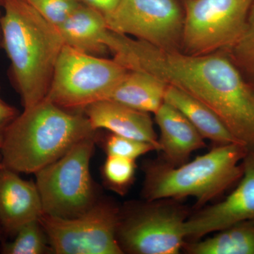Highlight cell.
Masks as SVG:
<instances>
[{
  "mask_svg": "<svg viewBox=\"0 0 254 254\" xmlns=\"http://www.w3.org/2000/svg\"><path fill=\"white\" fill-rule=\"evenodd\" d=\"M247 148L239 143L218 145L208 153L178 167L165 162L143 166V196L147 201L193 197L201 208L242 179Z\"/></svg>",
  "mask_w": 254,
  "mask_h": 254,
  "instance_id": "cell-4",
  "label": "cell"
},
{
  "mask_svg": "<svg viewBox=\"0 0 254 254\" xmlns=\"http://www.w3.org/2000/svg\"><path fill=\"white\" fill-rule=\"evenodd\" d=\"M176 200L147 201L125 215L120 213L117 236L124 253H180L186 243L188 211Z\"/></svg>",
  "mask_w": 254,
  "mask_h": 254,
  "instance_id": "cell-8",
  "label": "cell"
},
{
  "mask_svg": "<svg viewBox=\"0 0 254 254\" xmlns=\"http://www.w3.org/2000/svg\"><path fill=\"white\" fill-rule=\"evenodd\" d=\"M43 215L41 196L36 183L23 180L9 168L0 169V224L15 234L28 222Z\"/></svg>",
  "mask_w": 254,
  "mask_h": 254,
  "instance_id": "cell-12",
  "label": "cell"
},
{
  "mask_svg": "<svg viewBox=\"0 0 254 254\" xmlns=\"http://www.w3.org/2000/svg\"><path fill=\"white\" fill-rule=\"evenodd\" d=\"M160 128L159 144L164 161L171 166L186 163L190 154L206 146L205 138L178 110L164 103L154 114Z\"/></svg>",
  "mask_w": 254,
  "mask_h": 254,
  "instance_id": "cell-14",
  "label": "cell"
},
{
  "mask_svg": "<svg viewBox=\"0 0 254 254\" xmlns=\"http://www.w3.org/2000/svg\"><path fill=\"white\" fill-rule=\"evenodd\" d=\"M242 164L243 176L237 188L225 200L201 209L187 219V239L198 240L208 234L254 220V155H246Z\"/></svg>",
  "mask_w": 254,
  "mask_h": 254,
  "instance_id": "cell-11",
  "label": "cell"
},
{
  "mask_svg": "<svg viewBox=\"0 0 254 254\" xmlns=\"http://www.w3.org/2000/svg\"><path fill=\"white\" fill-rule=\"evenodd\" d=\"M183 250L190 254H254V220L232 225L205 240L186 242Z\"/></svg>",
  "mask_w": 254,
  "mask_h": 254,
  "instance_id": "cell-18",
  "label": "cell"
},
{
  "mask_svg": "<svg viewBox=\"0 0 254 254\" xmlns=\"http://www.w3.org/2000/svg\"><path fill=\"white\" fill-rule=\"evenodd\" d=\"M168 85L160 78L143 71L129 70L107 99L133 109L155 114L165 103Z\"/></svg>",
  "mask_w": 254,
  "mask_h": 254,
  "instance_id": "cell-16",
  "label": "cell"
},
{
  "mask_svg": "<svg viewBox=\"0 0 254 254\" xmlns=\"http://www.w3.org/2000/svg\"><path fill=\"white\" fill-rule=\"evenodd\" d=\"M165 102L178 110L205 139L218 145L239 143L215 112L186 92L168 86Z\"/></svg>",
  "mask_w": 254,
  "mask_h": 254,
  "instance_id": "cell-17",
  "label": "cell"
},
{
  "mask_svg": "<svg viewBox=\"0 0 254 254\" xmlns=\"http://www.w3.org/2000/svg\"><path fill=\"white\" fill-rule=\"evenodd\" d=\"M110 31L169 51H182L184 0H120L105 16Z\"/></svg>",
  "mask_w": 254,
  "mask_h": 254,
  "instance_id": "cell-10",
  "label": "cell"
},
{
  "mask_svg": "<svg viewBox=\"0 0 254 254\" xmlns=\"http://www.w3.org/2000/svg\"><path fill=\"white\" fill-rule=\"evenodd\" d=\"M104 147L108 155H118L136 160L141 155L157 150L148 142L120 136L111 133L105 139Z\"/></svg>",
  "mask_w": 254,
  "mask_h": 254,
  "instance_id": "cell-22",
  "label": "cell"
},
{
  "mask_svg": "<svg viewBox=\"0 0 254 254\" xmlns=\"http://www.w3.org/2000/svg\"><path fill=\"white\" fill-rule=\"evenodd\" d=\"M129 70L64 45L55 64L46 99L68 110H81L105 100Z\"/></svg>",
  "mask_w": 254,
  "mask_h": 254,
  "instance_id": "cell-5",
  "label": "cell"
},
{
  "mask_svg": "<svg viewBox=\"0 0 254 254\" xmlns=\"http://www.w3.org/2000/svg\"><path fill=\"white\" fill-rule=\"evenodd\" d=\"M227 53L241 72L245 73L254 81V1L251 6L243 36Z\"/></svg>",
  "mask_w": 254,
  "mask_h": 254,
  "instance_id": "cell-21",
  "label": "cell"
},
{
  "mask_svg": "<svg viewBox=\"0 0 254 254\" xmlns=\"http://www.w3.org/2000/svg\"><path fill=\"white\" fill-rule=\"evenodd\" d=\"M77 1L80 4L99 11L105 16L116 9L120 0H77Z\"/></svg>",
  "mask_w": 254,
  "mask_h": 254,
  "instance_id": "cell-24",
  "label": "cell"
},
{
  "mask_svg": "<svg viewBox=\"0 0 254 254\" xmlns=\"http://www.w3.org/2000/svg\"><path fill=\"white\" fill-rule=\"evenodd\" d=\"M43 16L58 27L70 16L80 4L77 0H24Z\"/></svg>",
  "mask_w": 254,
  "mask_h": 254,
  "instance_id": "cell-23",
  "label": "cell"
},
{
  "mask_svg": "<svg viewBox=\"0 0 254 254\" xmlns=\"http://www.w3.org/2000/svg\"><path fill=\"white\" fill-rule=\"evenodd\" d=\"M15 235L12 242L3 246V254H42L49 249L48 237L40 219L25 224Z\"/></svg>",
  "mask_w": 254,
  "mask_h": 254,
  "instance_id": "cell-19",
  "label": "cell"
},
{
  "mask_svg": "<svg viewBox=\"0 0 254 254\" xmlns=\"http://www.w3.org/2000/svg\"><path fill=\"white\" fill-rule=\"evenodd\" d=\"M1 0H0V2H1ZM1 15H0V48H2V36H1Z\"/></svg>",
  "mask_w": 254,
  "mask_h": 254,
  "instance_id": "cell-27",
  "label": "cell"
},
{
  "mask_svg": "<svg viewBox=\"0 0 254 254\" xmlns=\"http://www.w3.org/2000/svg\"><path fill=\"white\" fill-rule=\"evenodd\" d=\"M83 110L95 130L104 128L115 134L148 142L160 152L159 139L149 113L110 100L95 102Z\"/></svg>",
  "mask_w": 254,
  "mask_h": 254,
  "instance_id": "cell-13",
  "label": "cell"
},
{
  "mask_svg": "<svg viewBox=\"0 0 254 254\" xmlns=\"http://www.w3.org/2000/svg\"><path fill=\"white\" fill-rule=\"evenodd\" d=\"M2 48L23 108L46 98L65 43L58 28L24 0H1Z\"/></svg>",
  "mask_w": 254,
  "mask_h": 254,
  "instance_id": "cell-3",
  "label": "cell"
},
{
  "mask_svg": "<svg viewBox=\"0 0 254 254\" xmlns=\"http://www.w3.org/2000/svg\"><path fill=\"white\" fill-rule=\"evenodd\" d=\"M2 133H0V169H1V167H2V163H1V142H2Z\"/></svg>",
  "mask_w": 254,
  "mask_h": 254,
  "instance_id": "cell-26",
  "label": "cell"
},
{
  "mask_svg": "<svg viewBox=\"0 0 254 254\" xmlns=\"http://www.w3.org/2000/svg\"><path fill=\"white\" fill-rule=\"evenodd\" d=\"M18 115L17 110L14 107L6 103L0 97V133L4 131Z\"/></svg>",
  "mask_w": 254,
  "mask_h": 254,
  "instance_id": "cell-25",
  "label": "cell"
},
{
  "mask_svg": "<svg viewBox=\"0 0 254 254\" xmlns=\"http://www.w3.org/2000/svg\"><path fill=\"white\" fill-rule=\"evenodd\" d=\"M95 138H85L63 157L35 173L43 214L70 218L84 213L95 204L90 163Z\"/></svg>",
  "mask_w": 254,
  "mask_h": 254,
  "instance_id": "cell-6",
  "label": "cell"
},
{
  "mask_svg": "<svg viewBox=\"0 0 254 254\" xmlns=\"http://www.w3.org/2000/svg\"><path fill=\"white\" fill-rule=\"evenodd\" d=\"M136 169V160L108 155L103 167V178L112 190L125 194L134 180Z\"/></svg>",
  "mask_w": 254,
  "mask_h": 254,
  "instance_id": "cell-20",
  "label": "cell"
},
{
  "mask_svg": "<svg viewBox=\"0 0 254 254\" xmlns=\"http://www.w3.org/2000/svg\"><path fill=\"white\" fill-rule=\"evenodd\" d=\"M96 131L84 113L64 109L45 98L24 108L5 128L1 163L18 173L35 174Z\"/></svg>",
  "mask_w": 254,
  "mask_h": 254,
  "instance_id": "cell-2",
  "label": "cell"
},
{
  "mask_svg": "<svg viewBox=\"0 0 254 254\" xmlns=\"http://www.w3.org/2000/svg\"><path fill=\"white\" fill-rule=\"evenodd\" d=\"M65 45L87 54L105 55L108 50L103 43L108 31L105 16L81 4L58 27Z\"/></svg>",
  "mask_w": 254,
  "mask_h": 254,
  "instance_id": "cell-15",
  "label": "cell"
},
{
  "mask_svg": "<svg viewBox=\"0 0 254 254\" xmlns=\"http://www.w3.org/2000/svg\"><path fill=\"white\" fill-rule=\"evenodd\" d=\"M254 0H184L182 51L192 55L229 53L247 27Z\"/></svg>",
  "mask_w": 254,
  "mask_h": 254,
  "instance_id": "cell-7",
  "label": "cell"
},
{
  "mask_svg": "<svg viewBox=\"0 0 254 254\" xmlns=\"http://www.w3.org/2000/svg\"><path fill=\"white\" fill-rule=\"evenodd\" d=\"M103 43L127 69L150 73L200 100L237 141L254 146V87L228 53L192 55L169 51L110 29Z\"/></svg>",
  "mask_w": 254,
  "mask_h": 254,
  "instance_id": "cell-1",
  "label": "cell"
},
{
  "mask_svg": "<svg viewBox=\"0 0 254 254\" xmlns=\"http://www.w3.org/2000/svg\"><path fill=\"white\" fill-rule=\"evenodd\" d=\"M120 212L109 202L95 203L76 217L40 218L50 250L56 254H122L118 228Z\"/></svg>",
  "mask_w": 254,
  "mask_h": 254,
  "instance_id": "cell-9",
  "label": "cell"
}]
</instances>
